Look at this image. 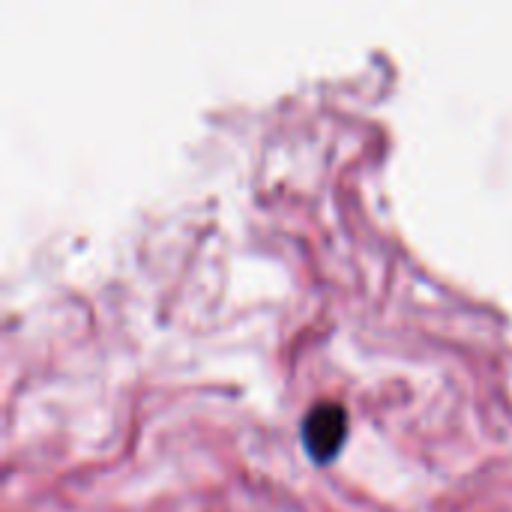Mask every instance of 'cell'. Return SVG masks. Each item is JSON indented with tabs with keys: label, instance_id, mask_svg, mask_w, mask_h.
<instances>
[{
	"label": "cell",
	"instance_id": "6da1fadb",
	"mask_svg": "<svg viewBox=\"0 0 512 512\" xmlns=\"http://www.w3.org/2000/svg\"><path fill=\"white\" fill-rule=\"evenodd\" d=\"M348 438V411L339 402H318L303 420V441L312 459L330 462Z\"/></svg>",
	"mask_w": 512,
	"mask_h": 512
}]
</instances>
